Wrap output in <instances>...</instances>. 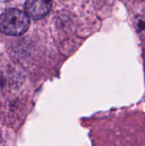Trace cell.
<instances>
[{"mask_svg": "<svg viewBox=\"0 0 145 146\" xmlns=\"http://www.w3.org/2000/svg\"><path fill=\"white\" fill-rule=\"evenodd\" d=\"M30 26V17L26 12L9 9L0 15V32L6 35L21 36Z\"/></svg>", "mask_w": 145, "mask_h": 146, "instance_id": "obj_1", "label": "cell"}, {"mask_svg": "<svg viewBox=\"0 0 145 146\" xmlns=\"http://www.w3.org/2000/svg\"><path fill=\"white\" fill-rule=\"evenodd\" d=\"M133 25L138 37L145 40V13L139 14L134 18Z\"/></svg>", "mask_w": 145, "mask_h": 146, "instance_id": "obj_3", "label": "cell"}, {"mask_svg": "<svg viewBox=\"0 0 145 146\" xmlns=\"http://www.w3.org/2000/svg\"><path fill=\"white\" fill-rule=\"evenodd\" d=\"M51 8V0H26L24 6L26 15L33 20L44 17L50 13Z\"/></svg>", "mask_w": 145, "mask_h": 146, "instance_id": "obj_2", "label": "cell"}]
</instances>
